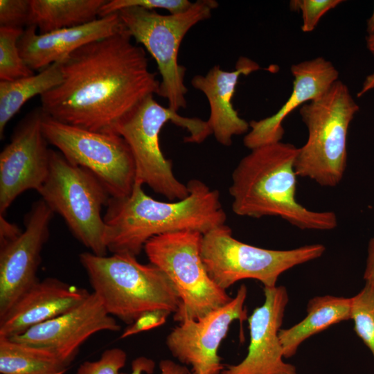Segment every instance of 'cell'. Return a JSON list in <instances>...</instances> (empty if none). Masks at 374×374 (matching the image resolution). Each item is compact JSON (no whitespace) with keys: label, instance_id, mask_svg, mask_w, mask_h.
I'll use <instances>...</instances> for the list:
<instances>
[{"label":"cell","instance_id":"1","mask_svg":"<svg viewBox=\"0 0 374 374\" xmlns=\"http://www.w3.org/2000/svg\"><path fill=\"white\" fill-rule=\"evenodd\" d=\"M132 40L125 28L60 61L62 81L40 96L42 112L68 125L115 134L123 117L159 91L145 50Z\"/></svg>","mask_w":374,"mask_h":374},{"label":"cell","instance_id":"2","mask_svg":"<svg viewBox=\"0 0 374 374\" xmlns=\"http://www.w3.org/2000/svg\"><path fill=\"white\" fill-rule=\"evenodd\" d=\"M187 186L189 195L174 202L153 199L138 183L130 195L110 197L103 215L107 250L137 256L155 236L182 231L204 234L225 224L220 192L199 179L190 180Z\"/></svg>","mask_w":374,"mask_h":374},{"label":"cell","instance_id":"3","mask_svg":"<svg viewBox=\"0 0 374 374\" xmlns=\"http://www.w3.org/2000/svg\"><path fill=\"white\" fill-rule=\"evenodd\" d=\"M298 148L279 141L252 149L241 159L229 187L235 215L279 217L301 230L330 231L337 226L335 213L310 210L297 202Z\"/></svg>","mask_w":374,"mask_h":374},{"label":"cell","instance_id":"4","mask_svg":"<svg viewBox=\"0 0 374 374\" xmlns=\"http://www.w3.org/2000/svg\"><path fill=\"white\" fill-rule=\"evenodd\" d=\"M93 288L106 311L130 325L143 313L165 310L175 313L180 298L175 285L159 267L139 262L128 253L79 255Z\"/></svg>","mask_w":374,"mask_h":374},{"label":"cell","instance_id":"5","mask_svg":"<svg viewBox=\"0 0 374 374\" xmlns=\"http://www.w3.org/2000/svg\"><path fill=\"white\" fill-rule=\"evenodd\" d=\"M168 121L186 129V143H199L211 134L206 121L179 115L160 105L154 95L144 98L116 125L114 132L127 143L135 164V183L147 185L170 202L189 195L187 184L177 179L172 163L163 155L159 143L162 127Z\"/></svg>","mask_w":374,"mask_h":374},{"label":"cell","instance_id":"6","mask_svg":"<svg viewBox=\"0 0 374 374\" xmlns=\"http://www.w3.org/2000/svg\"><path fill=\"white\" fill-rule=\"evenodd\" d=\"M359 107L348 87L337 80L319 98L299 109L308 130L305 144L298 148L295 170L323 187L337 186L347 165V136Z\"/></svg>","mask_w":374,"mask_h":374},{"label":"cell","instance_id":"7","mask_svg":"<svg viewBox=\"0 0 374 374\" xmlns=\"http://www.w3.org/2000/svg\"><path fill=\"white\" fill-rule=\"evenodd\" d=\"M218 5L215 0H197L186 10L169 15L139 7L118 12L132 39L155 60L161 75L158 96L166 98L173 111L187 106L186 69L178 62L181 43L192 27L211 17Z\"/></svg>","mask_w":374,"mask_h":374},{"label":"cell","instance_id":"8","mask_svg":"<svg viewBox=\"0 0 374 374\" xmlns=\"http://www.w3.org/2000/svg\"><path fill=\"white\" fill-rule=\"evenodd\" d=\"M200 250L209 276L226 290L244 279L274 287L283 273L320 258L326 247L317 243L285 250L264 249L234 238L225 224L202 234Z\"/></svg>","mask_w":374,"mask_h":374},{"label":"cell","instance_id":"9","mask_svg":"<svg viewBox=\"0 0 374 374\" xmlns=\"http://www.w3.org/2000/svg\"><path fill=\"white\" fill-rule=\"evenodd\" d=\"M37 192L90 252L107 255L101 210L110 195L96 176L69 162L59 151L51 150L48 173Z\"/></svg>","mask_w":374,"mask_h":374},{"label":"cell","instance_id":"10","mask_svg":"<svg viewBox=\"0 0 374 374\" xmlns=\"http://www.w3.org/2000/svg\"><path fill=\"white\" fill-rule=\"evenodd\" d=\"M202 234L182 231L155 236L144 251L150 263L170 279L180 298L173 319H198L232 298L209 276L201 256Z\"/></svg>","mask_w":374,"mask_h":374},{"label":"cell","instance_id":"11","mask_svg":"<svg viewBox=\"0 0 374 374\" xmlns=\"http://www.w3.org/2000/svg\"><path fill=\"white\" fill-rule=\"evenodd\" d=\"M42 127L48 143L69 162L96 176L110 197L130 194L135 184V164L122 136L68 125L44 112Z\"/></svg>","mask_w":374,"mask_h":374},{"label":"cell","instance_id":"12","mask_svg":"<svg viewBox=\"0 0 374 374\" xmlns=\"http://www.w3.org/2000/svg\"><path fill=\"white\" fill-rule=\"evenodd\" d=\"M247 288L241 285L236 295L198 319H186L174 328L166 344L172 356L191 366L192 374H220L224 368L217 351L231 323L247 320L244 303Z\"/></svg>","mask_w":374,"mask_h":374},{"label":"cell","instance_id":"13","mask_svg":"<svg viewBox=\"0 0 374 374\" xmlns=\"http://www.w3.org/2000/svg\"><path fill=\"white\" fill-rule=\"evenodd\" d=\"M41 108L28 113L16 126L0 154V215L22 193L38 190L45 181L51 149L42 131Z\"/></svg>","mask_w":374,"mask_h":374},{"label":"cell","instance_id":"14","mask_svg":"<svg viewBox=\"0 0 374 374\" xmlns=\"http://www.w3.org/2000/svg\"><path fill=\"white\" fill-rule=\"evenodd\" d=\"M53 215L43 199L35 202L25 216V229L0 245V318L39 280L37 272Z\"/></svg>","mask_w":374,"mask_h":374},{"label":"cell","instance_id":"15","mask_svg":"<svg viewBox=\"0 0 374 374\" xmlns=\"http://www.w3.org/2000/svg\"><path fill=\"white\" fill-rule=\"evenodd\" d=\"M120 330L114 317L92 292L71 310L10 339L48 350L69 365L80 346L91 335L101 331Z\"/></svg>","mask_w":374,"mask_h":374},{"label":"cell","instance_id":"16","mask_svg":"<svg viewBox=\"0 0 374 374\" xmlns=\"http://www.w3.org/2000/svg\"><path fill=\"white\" fill-rule=\"evenodd\" d=\"M265 301L248 317L250 340L246 357L226 365L220 374H297L296 367L284 361L279 331L289 301L284 286L263 288Z\"/></svg>","mask_w":374,"mask_h":374},{"label":"cell","instance_id":"17","mask_svg":"<svg viewBox=\"0 0 374 374\" xmlns=\"http://www.w3.org/2000/svg\"><path fill=\"white\" fill-rule=\"evenodd\" d=\"M292 92L273 115L249 122V130L243 139L250 150L261 145L282 141L284 119L296 107L323 95L339 79V71L332 63L322 57L292 64Z\"/></svg>","mask_w":374,"mask_h":374},{"label":"cell","instance_id":"18","mask_svg":"<svg viewBox=\"0 0 374 374\" xmlns=\"http://www.w3.org/2000/svg\"><path fill=\"white\" fill-rule=\"evenodd\" d=\"M125 28L118 12L99 17L79 26L37 33L27 26L18 41L20 54L33 71H42L60 62L78 48Z\"/></svg>","mask_w":374,"mask_h":374},{"label":"cell","instance_id":"19","mask_svg":"<svg viewBox=\"0 0 374 374\" xmlns=\"http://www.w3.org/2000/svg\"><path fill=\"white\" fill-rule=\"evenodd\" d=\"M89 294L87 290L56 278L39 280L0 318V337L20 335L76 307Z\"/></svg>","mask_w":374,"mask_h":374},{"label":"cell","instance_id":"20","mask_svg":"<svg viewBox=\"0 0 374 374\" xmlns=\"http://www.w3.org/2000/svg\"><path fill=\"white\" fill-rule=\"evenodd\" d=\"M259 69L257 62L240 57L233 71L223 70L217 64L205 75H195L190 80L192 86L207 98L210 107L208 126L216 141L224 146L231 145L234 136L247 134L249 130V123L239 116L232 98L240 76Z\"/></svg>","mask_w":374,"mask_h":374},{"label":"cell","instance_id":"21","mask_svg":"<svg viewBox=\"0 0 374 374\" xmlns=\"http://www.w3.org/2000/svg\"><path fill=\"white\" fill-rule=\"evenodd\" d=\"M351 306V298L326 295L311 299L306 317L290 328L279 331L284 357L294 356L301 344L312 335L334 324L350 320Z\"/></svg>","mask_w":374,"mask_h":374},{"label":"cell","instance_id":"22","mask_svg":"<svg viewBox=\"0 0 374 374\" xmlns=\"http://www.w3.org/2000/svg\"><path fill=\"white\" fill-rule=\"evenodd\" d=\"M106 0H30L29 26L40 34L79 26L99 17Z\"/></svg>","mask_w":374,"mask_h":374},{"label":"cell","instance_id":"23","mask_svg":"<svg viewBox=\"0 0 374 374\" xmlns=\"http://www.w3.org/2000/svg\"><path fill=\"white\" fill-rule=\"evenodd\" d=\"M62 81L60 62L37 74L14 80L0 81V138H3L7 123L21 107L37 95L42 96Z\"/></svg>","mask_w":374,"mask_h":374},{"label":"cell","instance_id":"24","mask_svg":"<svg viewBox=\"0 0 374 374\" xmlns=\"http://www.w3.org/2000/svg\"><path fill=\"white\" fill-rule=\"evenodd\" d=\"M69 365L52 352L0 337L1 374H47Z\"/></svg>","mask_w":374,"mask_h":374},{"label":"cell","instance_id":"25","mask_svg":"<svg viewBox=\"0 0 374 374\" xmlns=\"http://www.w3.org/2000/svg\"><path fill=\"white\" fill-rule=\"evenodd\" d=\"M23 28L0 26V80H14L32 75L33 71L22 58L18 41Z\"/></svg>","mask_w":374,"mask_h":374},{"label":"cell","instance_id":"26","mask_svg":"<svg viewBox=\"0 0 374 374\" xmlns=\"http://www.w3.org/2000/svg\"><path fill=\"white\" fill-rule=\"evenodd\" d=\"M351 299L350 319L355 332L369 349L374 361V280H365L364 287Z\"/></svg>","mask_w":374,"mask_h":374},{"label":"cell","instance_id":"27","mask_svg":"<svg viewBox=\"0 0 374 374\" xmlns=\"http://www.w3.org/2000/svg\"><path fill=\"white\" fill-rule=\"evenodd\" d=\"M193 2L188 0H111L106 1L102 6L99 17L132 7H139L148 10L164 9L170 14L182 12L190 8Z\"/></svg>","mask_w":374,"mask_h":374},{"label":"cell","instance_id":"28","mask_svg":"<svg viewBox=\"0 0 374 374\" xmlns=\"http://www.w3.org/2000/svg\"><path fill=\"white\" fill-rule=\"evenodd\" d=\"M342 0H292L290 3L292 10H299L302 15L301 30L312 32L320 19L329 10L336 8Z\"/></svg>","mask_w":374,"mask_h":374},{"label":"cell","instance_id":"29","mask_svg":"<svg viewBox=\"0 0 374 374\" xmlns=\"http://www.w3.org/2000/svg\"><path fill=\"white\" fill-rule=\"evenodd\" d=\"M127 361L126 353L119 348L105 350L99 359L83 362L78 368L76 374H121Z\"/></svg>","mask_w":374,"mask_h":374},{"label":"cell","instance_id":"30","mask_svg":"<svg viewBox=\"0 0 374 374\" xmlns=\"http://www.w3.org/2000/svg\"><path fill=\"white\" fill-rule=\"evenodd\" d=\"M30 0H0V26H28Z\"/></svg>","mask_w":374,"mask_h":374},{"label":"cell","instance_id":"31","mask_svg":"<svg viewBox=\"0 0 374 374\" xmlns=\"http://www.w3.org/2000/svg\"><path fill=\"white\" fill-rule=\"evenodd\" d=\"M155 367L154 362L145 357H139L132 362V372L130 374H152ZM160 374H190L185 365L175 363L170 359H162L159 362ZM127 374V373H121Z\"/></svg>","mask_w":374,"mask_h":374},{"label":"cell","instance_id":"32","mask_svg":"<svg viewBox=\"0 0 374 374\" xmlns=\"http://www.w3.org/2000/svg\"><path fill=\"white\" fill-rule=\"evenodd\" d=\"M171 313L165 310H152L143 313L129 325L121 335V339L147 331L164 324Z\"/></svg>","mask_w":374,"mask_h":374},{"label":"cell","instance_id":"33","mask_svg":"<svg viewBox=\"0 0 374 374\" xmlns=\"http://www.w3.org/2000/svg\"><path fill=\"white\" fill-rule=\"evenodd\" d=\"M22 231L17 225L7 220L4 215H0V245L15 239Z\"/></svg>","mask_w":374,"mask_h":374},{"label":"cell","instance_id":"34","mask_svg":"<svg viewBox=\"0 0 374 374\" xmlns=\"http://www.w3.org/2000/svg\"><path fill=\"white\" fill-rule=\"evenodd\" d=\"M364 279V280H374V236L370 239L368 244Z\"/></svg>","mask_w":374,"mask_h":374},{"label":"cell","instance_id":"35","mask_svg":"<svg viewBox=\"0 0 374 374\" xmlns=\"http://www.w3.org/2000/svg\"><path fill=\"white\" fill-rule=\"evenodd\" d=\"M374 89V72L368 75L364 80L362 87L357 93V96L361 97L368 91Z\"/></svg>","mask_w":374,"mask_h":374},{"label":"cell","instance_id":"36","mask_svg":"<svg viewBox=\"0 0 374 374\" xmlns=\"http://www.w3.org/2000/svg\"><path fill=\"white\" fill-rule=\"evenodd\" d=\"M366 32L368 35L374 34V9L372 15L367 21Z\"/></svg>","mask_w":374,"mask_h":374},{"label":"cell","instance_id":"37","mask_svg":"<svg viewBox=\"0 0 374 374\" xmlns=\"http://www.w3.org/2000/svg\"><path fill=\"white\" fill-rule=\"evenodd\" d=\"M366 46L369 51L374 55V34L369 35L366 37Z\"/></svg>","mask_w":374,"mask_h":374},{"label":"cell","instance_id":"38","mask_svg":"<svg viewBox=\"0 0 374 374\" xmlns=\"http://www.w3.org/2000/svg\"><path fill=\"white\" fill-rule=\"evenodd\" d=\"M66 371H60V372H57V373H47V374H64Z\"/></svg>","mask_w":374,"mask_h":374},{"label":"cell","instance_id":"39","mask_svg":"<svg viewBox=\"0 0 374 374\" xmlns=\"http://www.w3.org/2000/svg\"><path fill=\"white\" fill-rule=\"evenodd\" d=\"M190 374H192V373H190Z\"/></svg>","mask_w":374,"mask_h":374}]
</instances>
